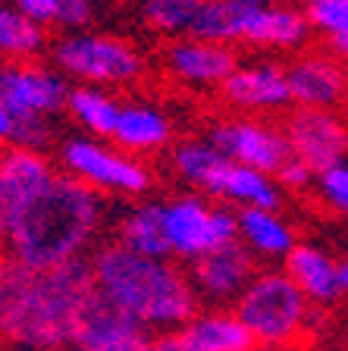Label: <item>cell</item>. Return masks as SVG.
I'll return each instance as SVG.
<instances>
[{
  "label": "cell",
  "instance_id": "cell-1",
  "mask_svg": "<svg viewBox=\"0 0 348 351\" xmlns=\"http://www.w3.org/2000/svg\"><path fill=\"white\" fill-rule=\"evenodd\" d=\"M104 204L91 185L73 176H54L10 223L7 251L29 270H54L79 261L101 229Z\"/></svg>",
  "mask_w": 348,
  "mask_h": 351
},
{
  "label": "cell",
  "instance_id": "cell-2",
  "mask_svg": "<svg viewBox=\"0 0 348 351\" xmlns=\"http://www.w3.org/2000/svg\"><path fill=\"white\" fill-rule=\"evenodd\" d=\"M91 270L97 289L129 311L141 329L170 332L198 314L195 285L170 261L145 257L119 241H110L91 257Z\"/></svg>",
  "mask_w": 348,
  "mask_h": 351
},
{
  "label": "cell",
  "instance_id": "cell-3",
  "mask_svg": "<svg viewBox=\"0 0 348 351\" xmlns=\"http://www.w3.org/2000/svg\"><path fill=\"white\" fill-rule=\"evenodd\" d=\"M95 289V270L85 257L54 270H35L7 345L25 351L76 348L79 314Z\"/></svg>",
  "mask_w": 348,
  "mask_h": 351
},
{
  "label": "cell",
  "instance_id": "cell-4",
  "mask_svg": "<svg viewBox=\"0 0 348 351\" xmlns=\"http://www.w3.org/2000/svg\"><path fill=\"white\" fill-rule=\"evenodd\" d=\"M235 314L257 345L283 351L305 339L314 304L286 270H261L235 298Z\"/></svg>",
  "mask_w": 348,
  "mask_h": 351
},
{
  "label": "cell",
  "instance_id": "cell-5",
  "mask_svg": "<svg viewBox=\"0 0 348 351\" xmlns=\"http://www.w3.org/2000/svg\"><path fill=\"white\" fill-rule=\"evenodd\" d=\"M51 60L54 69H60L63 75L95 88L126 85L141 73V57H138L135 47L129 41H119V38L110 35L73 32V35L54 41Z\"/></svg>",
  "mask_w": 348,
  "mask_h": 351
},
{
  "label": "cell",
  "instance_id": "cell-6",
  "mask_svg": "<svg viewBox=\"0 0 348 351\" xmlns=\"http://www.w3.org/2000/svg\"><path fill=\"white\" fill-rule=\"evenodd\" d=\"M163 223L173 257L195 263L207 251L239 241V210L211 207L198 195H182L163 204Z\"/></svg>",
  "mask_w": 348,
  "mask_h": 351
},
{
  "label": "cell",
  "instance_id": "cell-7",
  "mask_svg": "<svg viewBox=\"0 0 348 351\" xmlns=\"http://www.w3.org/2000/svg\"><path fill=\"white\" fill-rule=\"evenodd\" d=\"M66 176L91 185L95 191H116V195H141L151 189L154 176L145 163L132 154H119L101 138H69L60 151Z\"/></svg>",
  "mask_w": 348,
  "mask_h": 351
},
{
  "label": "cell",
  "instance_id": "cell-8",
  "mask_svg": "<svg viewBox=\"0 0 348 351\" xmlns=\"http://www.w3.org/2000/svg\"><path fill=\"white\" fill-rule=\"evenodd\" d=\"M66 75L54 66H41L32 60H7L0 63V101L13 113L22 117H54L69 104Z\"/></svg>",
  "mask_w": 348,
  "mask_h": 351
},
{
  "label": "cell",
  "instance_id": "cell-9",
  "mask_svg": "<svg viewBox=\"0 0 348 351\" xmlns=\"http://www.w3.org/2000/svg\"><path fill=\"white\" fill-rule=\"evenodd\" d=\"M207 141L223 154L226 160L261 169V173L273 176V179L292 157L286 132L251 117H232L213 123L211 132H207Z\"/></svg>",
  "mask_w": 348,
  "mask_h": 351
},
{
  "label": "cell",
  "instance_id": "cell-10",
  "mask_svg": "<svg viewBox=\"0 0 348 351\" xmlns=\"http://www.w3.org/2000/svg\"><path fill=\"white\" fill-rule=\"evenodd\" d=\"M286 138L298 160H305L314 173H327V169L345 163L348 154V125L333 110H314L298 107L286 119Z\"/></svg>",
  "mask_w": 348,
  "mask_h": 351
},
{
  "label": "cell",
  "instance_id": "cell-11",
  "mask_svg": "<svg viewBox=\"0 0 348 351\" xmlns=\"http://www.w3.org/2000/svg\"><path fill=\"white\" fill-rule=\"evenodd\" d=\"M257 273V257L242 241H229L189 263V279L198 298L207 301H235Z\"/></svg>",
  "mask_w": 348,
  "mask_h": 351
},
{
  "label": "cell",
  "instance_id": "cell-12",
  "mask_svg": "<svg viewBox=\"0 0 348 351\" xmlns=\"http://www.w3.org/2000/svg\"><path fill=\"white\" fill-rule=\"evenodd\" d=\"M47 157L25 147H7L0 154V245L7 241L10 223L19 210L54 179Z\"/></svg>",
  "mask_w": 348,
  "mask_h": 351
},
{
  "label": "cell",
  "instance_id": "cell-13",
  "mask_svg": "<svg viewBox=\"0 0 348 351\" xmlns=\"http://www.w3.org/2000/svg\"><path fill=\"white\" fill-rule=\"evenodd\" d=\"M170 73L185 85L195 88H223V82L239 69V57L232 44L198 41V38H176L167 47Z\"/></svg>",
  "mask_w": 348,
  "mask_h": 351
},
{
  "label": "cell",
  "instance_id": "cell-14",
  "mask_svg": "<svg viewBox=\"0 0 348 351\" xmlns=\"http://www.w3.org/2000/svg\"><path fill=\"white\" fill-rule=\"evenodd\" d=\"M223 101L235 110H245V113H270V110H283L295 104L289 75L279 63L239 66L223 82Z\"/></svg>",
  "mask_w": 348,
  "mask_h": 351
},
{
  "label": "cell",
  "instance_id": "cell-15",
  "mask_svg": "<svg viewBox=\"0 0 348 351\" xmlns=\"http://www.w3.org/2000/svg\"><path fill=\"white\" fill-rule=\"evenodd\" d=\"M292 88V101L298 107L333 110L348 95V73L339 66V60L323 57V53H308L298 57L286 69Z\"/></svg>",
  "mask_w": 348,
  "mask_h": 351
},
{
  "label": "cell",
  "instance_id": "cell-16",
  "mask_svg": "<svg viewBox=\"0 0 348 351\" xmlns=\"http://www.w3.org/2000/svg\"><path fill=\"white\" fill-rule=\"evenodd\" d=\"M204 195L229 201L239 210L242 207H261V210H279L283 207V185L276 182L273 176L232 160H223L213 169V176L204 185Z\"/></svg>",
  "mask_w": 348,
  "mask_h": 351
},
{
  "label": "cell",
  "instance_id": "cell-17",
  "mask_svg": "<svg viewBox=\"0 0 348 351\" xmlns=\"http://www.w3.org/2000/svg\"><path fill=\"white\" fill-rule=\"evenodd\" d=\"M132 336H145V329L129 311L116 304L113 298L95 289L79 314V329H76V348H97V345H113Z\"/></svg>",
  "mask_w": 348,
  "mask_h": 351
},
{
  "label": "cell",
  "instance_id": "cell-18",
  "mask_svg": "<svg viewBox=\"0 0 348 351\" xmlns=\"http://www.w3.org/2000/svg\"><path fill=\"white\" fill-rule=\"evenodd\" d=\"M283 263V270L295 279V285L314 307H329L339 301V273H336V261L327 251H320L317 245H308V241H298Z\"/></svg>",
  "mask_w": 348,
  "mask_h": 351
},
{
  "label": "cell",
  "instance_id": "cell-19",
  "mask_svg": "<svg viewBox=\"0 0 348 351\" xmlns=\"http://www.w3.org/2000/svg\"><path fill=\"white\" fill-rule=\"evenodd\" d=\"M311 38V22L308 13L292 7H251L242 32V41L257 44V47H286L295 51Z\"/></svg>",
  "mask_w": 348,
  "mask_h": 351
},
{
  "label": "cell",
  "instance_id": "cell-20",
  "mask_svg": "<svg viewBox=\"0 0 348 351\" xmlns=\"http://www.w3.org/2000/svg\"><path fill=\"white\" fill-rule=\"evenodd\" d=\"M239 241L257 261H286L295 248V232L279 217V210L242 207L239 210Z\"/></svg>",
  "mask_w": 348,
  "mask_h": 351
},
{
  "label": "cell",
  "instance_id": "cell-21",
  "mask_svg": "<svg viewBox=\"0 0 348 351\" xmlns=\"http://www.w3.org/2000/svg\"><path fill=\"white\" fill-rule=\"evenodd\" d=\"M182 336L195 351H251L257 345L235 311H198Z\"/></svg>",
  "mask_w": 348,
  "mask_h": 351
},
{
  "label": "cell",
  "instance_id": "cell-22",
  "mask_svg": "<svg viewBox=\"0 0 348 351\" xmlns=\"http://www.w3.org/2000/svg\"><path fill=\"white\" fill-rule=\"evenodd\" d=\"M170 135H173V125L157 107H151V104H123L113 141L126 154H148L167 145Z\"/></svg>",
  "mask_w": 348,
  "mask_h": 351
},
{
  "label": "cell",
  "instance_id": "cell-23",
  "mask_svg": "<svg viewBox=\"0 0 348 351\" xmlns=\"http://www.w3.org/2000/svg\"><path fill=\"white\" fill-rule=\"evenodd\" d=\"M116 241L126 245V248L138 251L145 257H160V261H170L173 251H170V239H167V223H163V204H138L135 210L126 213V219L119 223V232Z\"/></svg>",
  "mask_w": 348,
  "mask_h": 351
},
{
  "label": "cell",
  "instance_id": "cell-24",
  "mask_svg": "<svg viewBox=\"0 0 348 351\" xmlns=\"http://www.w3.org/2000/svg\"><path fill=\"white\" fill-rule=\"evenodd\" d=\"M248 13H251V3H245V0H201V10L192 22L189 38L217 44L242 41Z\"/></svg>",
  "mask_w": 348,
  "mask_h": 351
},
{
  "label": "cell",
  "instance_id": "cell-25",
  "mask_svg": "<svg viewBox=\"0 0 348 351\" xmlns=\"http://www.w3.org/2000/svg\"><path fill=\"white\" fill-rule=\"evenodd\" d=\"M66 110L73 113V119L88 129L95 138H113L116 123H119V113H123V104L116 101L113 95H107L104 88L95 85H82L69 91V104Z\"/></svg>",
  "mask_w": 348,
  "mask_h": 351
},
{
  "label": "cell",
  "instance_id": "cell-26",
  "mask_svg": "<svg viewBox=\"0 0 348 351\" xmlns=\"http://www.w3.org/2000/svg\"><path fill=\"white\" fill-rule=\"evenodd\" d=\"M44 51V25L22 16L16 7L0 3V57L32 60Z\"/></svg>",
  "mask_w": 348,
  "mask_h": 351
},
{
  "label": "cell",
  "instance_id": "cell-27",
  "mask_svg": "<svg viewBox=\"0 0 348 351\" xmlns=\"http://www.w3.org/2000/svg\"><path fill=\"white\" fill-rule=\"evenodd\" d=\"M226 157L211 145V141H182L173 147V169L182 182L195 185L204 191L207 179L213 176V169L223 163Z\"/></svg>",
  "mask_w": 348,
  "mask_h": 351
},
{
  "label": "cell",
  "instance_id": "cell-28",
  "mask_svg": "<svg viewBox=\"0 0 348 351\" xmlns=\"http://www.w3.org/2000/svg\"><path fill=\"white\" fill-rule=\"evenodd\" d=\"M201 0H145V22L154 32L170 38H189Z\"/></svg>",
  "mask_w": 348,
  "mask_h": 351
},
{
  "label": "cell",
  "instance_id": "cell-29",
  "mask_svg": "<svg viewBox=\"0 0 348 351\" xmlns=\"http://www.w3.org/2000/svg\"><path fill=\"white\" fill-rule=\"evenodd\" d=\"M305 13L311 29L323 32L339 57H348V0H311Z\"/></svg>",
  "mask_w": 348,
  "mask_h": 351
},
{
  "label": "cell",
  "instance_id": "cell-30",
  "mask_svg": "<svg viewBox=\"0 0 348 351\" xmlns=\"http://www.w3.org/2000/svg\"><path fill=\"white\" fill-rule=\"evenodd\" d=\"M317 191L327 207H333V210H339V213H348V163H339V167L320 173Z\"/></svg>",
  "mask_w": 348,
  "mask_h": 351
},
{
  "label": "cell",
  "instance_id": "cell-31",
  "mask_svg": "<svg viewBox=\"0 0 348 351\" xmlns=\"http://www.w3.org/2000/svg\"><path fill=\"white\" fill-rule=\"evenodd\" d=\"M10 145L41 154L44 147L51 145V125H47V119H44V117H22V119H16Z\"/></svg>",
  "mask_w": 348,
  "mask_h": 351
},
{
  "label": "cell",
  "instance_id": "cell-32",
  "mask_svg": "<svg viewBox=\"0 0 348 351\" xmlns=\"http://www.w3.org/2000/svg\"><path fill=\"white\" fill-rule=\"evenodd\" d=\"M276 182L283 185V189H295V191L298 189H311V185H317V173H314L305 160H298L295 154H292L289 163L276 173Z\"/></svg>",
  "mask_w": 348,
  "mask_h": 351
},
{
  "label": "cell",
  "instance_id": "cell-33",
  "mask_svg": "<svg viewBox=\"0 0 348 351\" xmlns=\"http://www.w3.org/2000/svg\"><path fill=\"white\" fill-rule=\"evenodd\" d=\"M16 10L38 25H51L60 19V0H16Z\"/></svg>",
  "mask_w": 348,
  "mask_h": 351
},
{
  "label": "cell",
  "instance_id": "cell-34",
  "mask_svg": "<svg viewBox=\"0 0 348 351\" xmlns=\"http://www.w3.org/2000/svg\"><path fill=\"white\" fill-rule=\"evenodd\" d=\"M91 19V0H60V25L66 29H82Z\"/></svg>",
  "mask_w": 348,
  "mask_h": 351
},
{
  "label": "cell",
  "instance_id": "cell-35",
  "mask_svg": "<svg viewBox=\"0 0 348 351\" xmlns=\"http://www.w3.org/2000/svg\"><path fill=\"white\" fill-rule=\"evenodd\" d=\"M151 351H195L185 336H182V329H170V332H157L151 336Z\"/></svg>",
  "mask_w": 348,
  "mask_h": 351
},
{
  "label": "cell",
  "instance_id": "cell-36",
  "mask_svg": "<svg viewBox=\"0 0 348 351\" xmlns=\"http://www.w3.org/2000/svg\"><path fill=\"white\" fill-rule=\"evenodd\" d=\"M73 351H151V336H132L113 345H97V348H73Z\"/></svg>",
  "mask_w": 348,
  "mask_h": 351
},
{
  "label": "cell",
  "instance_id": "cell-37",
  "mask_svg": "<svg viewBox=\"0 0 348 351\" xmlns=\"http://www.w3.org/2000/svg\"><path fill=\"white\" fill-rule=\"evenodd\" d=\"M13 125H16L13 113L3 107V101H0V141H10V138H13Z\"/></svg>",
  "mask_w": 348,
  "mask_h": 351
},
{
  "label": "cell",
  "instance_id": "cell-38",
  "mask_svg": "<svg viewBox=\"0 0 348 351\" xmlns=\"http://www.w3.org/2000/svg\"><path fill=\"white\" fill-rule=\"evenodd\" d=\"M336 273H339V289H342V295H348V257L336 261Z\"/></svg>",
  "mask_w": 348,
  "mask_h": 351
},
{
  "label": "cell",
  "instance_id": "cell-39",
  "mask_svg": "<svg viewBox=\"0 0 348 351\" xmlns=\"http://www.w3.org/2000/svg\"><path fill=\"white\" fill-rule=\"evenodd\" d=\"M245 3H251V7H279L283 0H245Z\"/></svg>",
  "mask_w": 348,
  "mask_h": 351
},
{
  "label": "cell",
  "instance_id": "cell-40",
  "mask_svg": "<svg viewBox=\"0 0 348 351\" xmlns=\"http://www.w3.org/2000/svg\"><path fill=\"white\" fill-rule=\"evenodd\" d=\"M251 351H273V348H264V345H254Z\"/></svg>",
  "mask_w": 348,
  "mask_h": 351
}]
</instances>
